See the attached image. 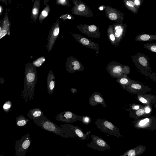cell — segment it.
<instances>
[{"instance_id": "1", "label": "cell", "mask_w": 156, "mask_h": 156, "mask_svg": "<svg viewBox=\"0 0 156 156\" xmlns=\"http://www.w3.org/2000/svg\"><path fill=\"white\" fill-rule=\"evenodd\" d=\"M37 72L35 67L30 63L26 65L24 72V86L21 97L27 102L34 98L37 83Z\"/></svg>"}, {"instance_id": "2", "label": "cell", "mask_w": 156, "mask_h": 156, "mask_svg": "<svg viewBox=\"0 0 156 156\" xmlns=\"http://www.w3.org/2000/svg\"><path fill=\"white\" fill-rule=\"evenodd\" d=\"M34 122L42 129L57 135L67 138L63 128L59 126L46 118L43 114L33 120Z\"/></svg>"}, {"instance_id": "3", "label": "cell", "mask_w": 156, "mask_h": 156, "mask_svg": "<svg viewBox=\"0 0 156 156\" xmlns=\"http://www.w3.org/2000/svg\"><path fill=\"white\" fill-rule=\"evenodd\" d=\"M94 123L96 127L102 132L117 137L120 136L119 128L109 121L99 118L94 121Z\"/></svg>"}, {"instance_id": "4", "label": "cell", "mask_w": 156, "mask_h": 156, "mask_svg": "<svg viewBox=\"0 0 156 156\" xmlns=\"http://www.w3.org/2000/svg\"><path fill=\"white\" fill-rule=\"evenodd\" d=\"M31 142L29 133L25 134L15 144V155L17 156H25Z\"/></svg>"}, {"instance_id": "5", "label": "cell", "mask_w": 156, "mask_h": 156, "mask_svg": "<svg viewBox=\"0 0 156 156\" xmlns=\"http://www.w3.org/2000/svg\"><path fill=\"white\" fill-rule=\"evenodd\" d=\"M60 126L63 128L64 133L67 138L69 137H77L83 140L87 139V135L83 132L82 129L78 126L65 124L60 125Z\"/></svg>"}, {"instance_id": "6", "label": "cell", "mask_w": 156, "mask_h": 156, "mask_svg": "<svg viewBox=\"0 0 156 156\" xmlns=\"http://www.w3.org/2000/svg\"><path fill=\"white\" fill-rule=\"evenodd\" d=\"M92 140L87 144L91 149L99 151H104L109 150L111 147L107 143L100 137L95 135H91Z\"/></svg>"}, {"instance_id": "7", "label": "cell", "mask_w": 156, "mask_h": 156, "mask_svg": "<svg viewBox=\"0 0 156 156\" xmlns=\"http://www.w3.org/2000/svg\"><path fill=\"white\" fill-rule=\"evenodd\" d=\"M83 116L77 115L71 112L64 111L58 114L55 117L58 121L66 123H72L81 121Z\"/></svg>"}, {"instance_id": "8", "label": "cell", "mask_w": 156, "mask_h": 156, "mask_svg": "<svg viewBox=\"0 0 156 156\" xmlns=\"http://www.w3.org/2000/svg\"><path fill=\"white\" fill-rule=\"evenodd\" d=\"M132 57L133 61L136 65L147 69L150 67L149 62V58L144 53L140 52H137Z\"/></svg>"}, {"instance_id": "9", "label": "cell", "mask_w": 156, "mask_h": 156, "mask_svg": "<svg viewBox=\"0 0 156 156\" xmlns=\"http://www.w3.org/2000/svg\"><path fill=\"white\" fill-rule=\"evenodd\" d=\"M89 105L92 106L100 104L103 107H106V104L102 96L98 92H95L91 95L89 98Z\"/></svg>"}, {"instance_id": "10", "label": "cell", "mask_w": 156, "mask_h": 156, "mask_svg": "<svg viewBox=\"0 0 156 156\" xmlns=\"http://www.w3.org/2000/svg\"><path fill=\"white\" fill-rule=\"evenodd\" d=\"M107 71L111 77L117 79L120 78L124 74L128 73L129 72V70H124L121 66L119 65L110 68Z\"/></svg>"}, {"instance_id": "11", "label": "cell", "mask_w": 156, "mask_h": 156, "mask_svg": "<svg viewBox=\"0 0 156 156\" xmlns=\"http://www.w3.org/2000/svg\"><path fill=\"white\" fill-rule=\"evenodd\" d=\"M47 82L48 93L49 94L51 95L55 90V76L52 70H50L48 74Z\"/></svg>"}, {"instance_id": "12", "label": "cell", "mask_w": 156, "mask_h": 156, "mask_svg": "<svg viewBox=\"0 0 156 156\" xmlns=\"http://www.w3.org/2000/svg\"><path fill=\"white\" fill-rule=\"evenodd\" d=\"M135 40L137 41H156V34H143L135 37Z\"/></svg>"}, {"instance_id": "13", "label": "cell", "mask_w": 156, "mask_h": 156, "mask_svg": "<svg viewBox=\"0 0 156 156\" xmlns=\"http://www.w3.org/2000/svg\"><path fill=\"white\" fill-rule=\"evenodd\" d=\"M67 71L69 73H73L76 71H83L82 68L81 67L79 62L75 61L69 64L66 66Z\"/></svg>"}, {"instance_id": "14", "label": "cell", "mask_w": 156, "mask_h": 156, "mask_svg": "<svg viewBox=\"0 0 156 156\" xmlns=\"http://www.w3.org/2000/svg\"><path fill=\"white\" fill-rule=\"evenodd\" d=\"M43 114V112L41 109L39 108H35L30 109L27 115L30 120H33Z\"/></svg>"}, {"instance_id": "15", "label": "cell", "mask_w": 156, "mask_h": 156, "mask_svg": "<svg viewBox=\"0 0 156 156\" xmlns=\"http://www.w3.org/2000/svg\"><path fill=\"white\" fill-rule=\"evenodd\" d=\"M116 81L124 90H125L127 86L132 83L131 80L127 77L126 74H124L120 78L117 79Z\"/></svg>"}, {"instance_id": "16", "label": "cell", "mask_w": 156, "mask_h": 156, "mask_svg": "<svg viewBox=\"0 0 156 156\" xmlns=\"http://www.w3.org/2000/svg\"><path fill=\"white\" fill-rule=\"evenodd\" d=\"M59 28L57 26L55 27L52 30V31L51 32V36L50 37L49 41L50 47H51L52 45L53 46L55 39H56L59 34Z\"/></svg>"}, {"instance_id": "17", "label": "cell", "mask_w": 156, "mask_h": 156, "mask_svg": "<svg viewBox=\"0 0 156 156\" xmlns=\"http://www.w3.org/2000/svg\"><path fill=\"white\" fill-rule=\"evenodd\" d=\"M29 121L25 117L20 115L16 118V124L18 126H23L25 125Z\"/></svg>"}, {"instance_id": "18", "label": "cell", "mask_w": 156, "mask_h": 156, "mask_svg": "<svg viewBox=\"0 0 156 156\" xmlns=\"http://www.w3.org/2000/svg\"><path fill=\"white\" fill-rule=\"evenodd\" d=\"M142 88V86L138 83H132L127 86L125 90L129 92H132L135 90H139Z\"/></svg>"}, {"instance_id": "19", "label": "cell", "mask_w": 156, "mask_h": 156, "mask_svg": "<svg viewBox=\"0 0 156 156\" xmlns=\"http://www.w3.org/2000/svg\"><path fill=\"white\" fill-rule=\"evenodd\" d=\"M125 3L126 5L130 10L133 13L137 14L138 10L136 8L133 0L126 1Z\"/></svg>"}, {"instance_id": "20", "label": "cell", "mask_w": 156, "mask_h": 156, "mask_svg": "<svg viewBox=\"0 0 156 156\" xmlns=\"http://www.w3.org/2000/svg\"><path fill=\"white\" fill-rule=\"evenodd\" d=\"M143 46L145 48L152 52L156 53V43H154L143 44Z\"/></svg>"}, {"instance_id": "21", "label": "cell", "mask_w": 156, "mask_h": 156, "mask_svg": "<svg viewBox=\"0 0 156 156\" xmlns=\"http://www.w3.org/2000/svg\"><path fill=\"white\" fill-rule=\"evenodd\" d=\"M115 35L116 37H119L121 36L123 32V28L120 26H116L115 28Z\"/></svg>"}, {"instance_id": "22", "label": "cell", "mask_w": 156, "mask_h": 156, "mask_svg": "<svg viewBox=\"0 0 156 156\" xmlns=\"http://www.w3.org/2000/svg\"><path fill=\"white\" fill-rule=\"evenodd\" d=\"M45 61V58L43 57L38 58L33 62V65L35 67H39L41 66Z\"/></svg>"}, {"instance_id": "23", "label": "cell", "mask_w": 156, "mask_h": 156, "mask_svg": "<svg viewBox=\"0 0 156 156\" xmlns=\"http://www.w3.org/2000/svg\"><path fill=\"white\" fill-rule=\"evenodd\" d=\"M12 105V103L10 101H7L4 104L3 108L5 112H8L10 111Z\"/></svg>"}, {"instance_id": "24", "label": "cell", "mask_w": 156, "mask_h": 156, "mask_svg": "<svg viewBox=\"0 0 156 156\" xmlns=\"http://www.w3.org/2000/svg\"><path fill=\"white\" fill-rule=\"evenodd\" d=\"M49 11V8L46 7L41 12L39 17L40 20H42L46 17L48 14Z\"/></svg>"}, {"instance_id": "25", "label": "cell", "mask_w": 156, "mask_h": 156, "mask_svg": "<svg viewBox=\"0 0 156 156\" xmlns=\"http://www.w3.org/2000/svg\"><path fill=\"white\" fill-rule=\"evenodd\" d=\"M82 122L84 124H89L91 121V118L88 116H83L82 119Z\"/></svg>"}, {"instance_id": "26", "label": "cell", "mask_w": 156, "mask_h": 156, "mask_svg": "<svg viewBox=\"0 0 156 156\" xmlns=\"http://www.w3.org/2000/svg\"><path fill=\"white\" fill-rule=\"evenodd\" d=\"M136 8L138 10L140 6L142 5L144 0H133Z\"/></svg>"}, {"instance_id": "27", "label": "cell", "mask_w": 156, "mask_h": 156, "mask_svg": "<svg viewBox=\"0 0 156 156\" xmlns=\"http://www.w3.org/2000/svg\"><path fill=\"white\" fill-rule=\"evenodd\" d=\"M9 28V24L8 21L7 19L5 20L3 23L2 30L7 31L5 30H7L8 28Z\"/></svg>"}, {"instance_id": "28", "label": "cell", "mask_w": 156, "mask_h": 156, "mask_svg": "<svg viewBox=\"0 0 156 156\" xmlns=\"http://www.w3.org/2000/svg\"><path fill=\"white\" fill-rule=\"evenodd\" d=\"M38 9L37 7L34 6V7L32 11V14L34 16H36L37 15L38 12Z\"/></svg>"}, {"instance_id": "29", "label": "cell", "mask_w": 156, "mask_h": 156, "mask_svg": "<svg viewBox=\"0 0 156 156\" xmlns=\"http://www.w3.org/2000/svg\"><path fill=\"white\" fill-rule=\"evenodd\" d=\"M109 17L111 20H116L117 18V16L116 14L112 13L109 14Z\"/></svg>"}, {"instance_id": "30", "label": "cell", "mask_w": 156, "mask_h": 156, "mask_svg": "<svg viewBox=\"0 0 156 156\" xmlns=\"http://www.w3.org/2000/svg\"><path fill=\"white\" fill-rule=\"evenodd\" d=\"M149 121V119L148 118H146L143 120H141L139 122V124L140 126H143L147 123Z\"/></svg>"}, {"instance_id": "31", "label": "cell", "mask_w": 156, "mask_h": 156, "mask_svg": "<svg viewBox=\"0 0 156 156\" xmlns=\"http://www.w3.org/2000/svg\"><path fill=\"white\" fill-rule=\"evenodd\" d=\"M80 41L81 43L84 45H88L89 43V40L87 38H83L80 40Z\"/></svg>"}, {"instance_id": "32", "label": "cell", "mask_w": 156, "mask_h": 156, "mask_svg": "<svg viewBox=\"0 0 156 156\" xmlns=\"http://www.w3.org/2000/svg\"><path fill=\"white\" fill-rule=\"evenodd\" d=\"M88 29L90 31H94L97 29V27L94 25H90L88 27Z\"/></svg>"}, {"instance_id": "33", "label": "cell", "mask_w": 156, "mask_h": 156, "mask_svg": "<svg viewBox=\"0 0 156 156\" xmlns=\"http://www.w3.org/2000/svg\"><path fill=\"white\" fill-rule=\"evenodd\" d=\"M144 112V111L143 109H140L136 111V114L137 115L140 116L143 115Z\"/></svg>"}, {"instance_id": "34", "label": "cell", "mask_w": 156, "mask_h": 156, "mask_svg": "<svg viewBox=\"0 0 156 156\" xmlns=\"http://www.w3.org/2000/svg\"><path fill=\"white\" fill-rule=\"evenodd\" d=\"M85 8V6L83 4H81L79 6L78 9L79 11H83L84 10Z\"/></svg>"}, {"instance_id": "35", "label": "cell", "mask_w": 156, "mask_h": 156, "mask_svg": "<svg viewBox=\"0 0 156 156\" xmlns=\"http://www.w3.org/2000/svg\"><path fill=\"white\" fill-rule=\"evenodd\" d=\"M140 101L143 103L145 104L147 102V101L143 97H141L139 98Z\"/></svg>"}, {"instance_id": "36", "label": "cell", "mask_w": 156, "mask_h": 156, "mask_svg": "<svg viewBox=\"0 0 156 156\" xmlns=\"http://www.w3.org/2000/svg\"><path fill=\"white\" fill-rule=\"evenodd\" d=\"M71 92L74 94H76L77 92V90L75 88H72L70 89Z\"/></svg>"}, {"instance_id": "37", "label": "cell", "mask_w": 156, "mask_h": 156, "mask_svg": "<svg viewBox=\"0 0 156 156\" xmlns=\"http://www.w3.org/2000/svg\"><path fill=\"white\" fill-rule=\"evenodd\" d=\"M110 38L111 40L112 41H114L115 40V37L113 34H111L110 36Z\"/></svg>"}, {"instance_id": "38", "label": "cell", "mask_w": 156, "mask_h": 156, "mask_svg": "<svg viewBox=\"0 0 156 156\" xmlns=\"http://www.w3.org/2000/svg\"><path fill=\"white\" fill-rule=\"evenodd\" d=\"M145 111L146 113H149L151 111V109L149 108L146 107L145 109Z\"/></svg>"}, {"instance_id": "39", "label": "cell", "mask_w": 156, "mask_h": 156, "mask_svg": "<svg viewBox=\"0 0 156 156\" xmlns=\"http://www.w3.org/2000/svg\"><path fill=\"white\" fill-rule=\"evenodd\" d=\"M58 2L59 3L63 4L64 3V2H66V1L65 0H61L58 1Z\"/></svg>"}, {"instance_id": "40", "label": "cell", "mask_w": 156, "mask_h": 156, "mask_svg": "<svg viewBox=\"0 0 156 156\" xmlns=\"http://www.w3.org/2000/svg\"><path fill=\"white\" fill-rule=\"evenodd\" d=\"M139 106H138L136 105L134 107V108L135 109H138L139 108Z\"/></svg>"}, {"instance_id": "41", "label": "cell", "mask_w": 156, "mask_h": 156, "mask_svg": "<svg viewBox=\"0 0 156 156\" xmlns=\"http://www.w3.org/2000/svg\"><path fill=\"white\" fill-rule=\"evenodd\" d=\"M0 12L1 13L2 12V7L1 6H0Z\"/></svg>"}, {"instance_id": "42", "label": "cell", "mask_w": 156, "mask_h": 156, "mask_svg": "<svg viewBox=\"0 0 156 156\" xmlns=\"http://www.w3.org/2000/svg\"><path fill=\"white\" fill-rule=\"evenodd\" d=\"M103 7H101L99 8V9L101 10H102L103 9Z\"/></svg>"}, {"instance_id": "43", "label": "cell", "mask_w": 156, "mask_h": 156, "mask_svg": "<svg viewBox=\"0 0 156 156\" xmlns=\"http://www.w3.org/2000/svg\"><path fill=\"white\" fill-rule=\"evenodd\" d=\"M71 17H68V18H69V19H71Z\"/></svg>"}, {"instance_id": "44", "label": "cell", "mask_w": 156, "mask_h": 156, "mask_svg": "<svg viewBox=\"0 0 156 156\" xmlns=\"http://www.w3.org/2000/svg\"><path fill=\"white\" fill-rule=\"evenodd\" d=\"M3 155H0V156H3Z\"/></svg>"}, {"instance_id": "45", "label": "cell", "mask_w": 156, "mask_h": 156, "mask_svg": "<svg viewBox=\"0 0 156 156\" xmlns=\"http://www.w3.org/2000/svg\"><path fill=\"white\" fill-rule=\"evenodd\" d=\"M70 156V155H67V156Z\"/></svg>"}]
</instances>
